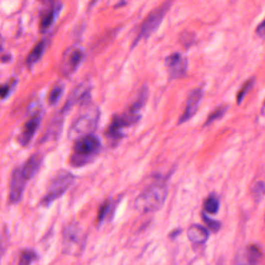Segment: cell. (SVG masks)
Returning a JSON list of instances; mask_svg holds the SVG:
<instances>
[{
  "label": "cell",
  "instance_id": "cell-10",
  "mask_svg": "<svg viewBox=\"0 0 265 265\" xmlns=\"http://www.w3.org/2000/svg\"><path fill=\"white\" fill-rule=\"evenodd\" d=\"M165 66L170 79L177 80L185 77L188 68V62L180 52H173L165 59Z\"/></svg>",
  "mask_w": 265,
  "mask_h": 265
},
{
  "label": "cell",
  "instance_id": "cell-1",
  "mask_svg": "<svg viewBox=\"0 0 265 265\" xmlns=\"http://www.w3.org/2000/svg\"><path fill=\"white\" fill-rule=\"evenodd\" d=\"M149 97V89L145 86L142 87L136 101L131 105L125 112L113 117L111 123L106 129L105 135L108 139L113 141L121 140L125 137V131L128 128L139 123L142 119L141 110L147 102Z\"/></svg>",
  "mask_w": 265,
  "mask_h": 265
},
{
  "label": "cell",
  "instance_id": "cell-27",
  "mask_svg": "<svg viewBox=\"0 0 265 265\" xmlns=\"http://www.w3.org/2000/svg\"><path fill=\"white\" fill-rule=\"evenodd\" d=\"M265 191V184L263 182H257L253 187V192L256 194H260V193L264 192Z\"/></svg>",
  "mask_w": 265,
  "mask_h": 265
},
{
  "label": "cell",
  "instance_id": "cell-16",
  "mask_svg": "<svg viewBox=\"0 0 265 265\" xmlns=\"http://www.w3.org/2000/svg\"><path fill=\"white\" fill-rule=\"evenodd\" d=\"M263 256L261 249L257 245L252 244L247 248V260L250 265H257Z\"/></svg>",
  "mask_w": 265,
  "mask_h": 265
},
{
  "label": "cell",
  "instance_id": "cell-18",
  "mask_svg": "<svg viewBox=\"0 0 265 265\" xmlns=\"http://www.w3.org/2000/svg\"><path fill=\"white\" fill-rule=\"evenodd\" d=\"M228 109H229V106L228 105H220L218 108H215V111H212L208 115L206 121L204 122V126H208V125L213 123L217 120L222 118L225 115V113L227 112Z\"/></svg>",
  "mask_w": 265,
  "mask_h": 265
},
{
  "label": "cell",
  "instance_id": "cell-28",
  "mask_svg": "<svg viewBox=\"0 0 265 265\" xmlns=\"http://www.w3.org/2000/svg\"><path fill=\"white\" fill-rule=\"evenodd\" d=\"M180 232H181V229H177L173 231V232L170 233V236L172 239H175L177 236H178L180 235Z\"/></svg>",
  "mask_w": 265,
  "mask_h": 265
},
{
  "label": "cell",
  "instance_id": "cell-22",
  "mask_svg": "<svg viewBox=\"0 0 265 265\" xmlns=\"http://www.w3.org/2000/svg\"><path fill=\"white\" fill-rule=\"evenodd\" d=\"M63 91H64V87L61 85H57L53 87L50 91V94L49 96V103L51 105H56L58 104L59 100L61 99L62 95H63Z\"/></svg>",
  "mask_w": 265,
  "mask_h": 265
},
{
  "label": "cell",
  "instance_id": "cell-3",
  "mask_svg": "<svg viewBox=\"0 0 265 265\" xmlns=\"http://www.w3.org/2000/svg\"><path fill=\"white\" fill-rule=\"evenodd\" d=\"M102 143L95 134H88L76 139L70 163L76 167L85 166L95 159L101 152Z\"/></svg>",
  "mask_w": 265,
  "mask_h": 265
},
{
  "label": "cell",
  "instance_id": "cell-25",
  "mask_svg": "<svg viewBox=\"0 0 265 265\" xmlns=\"http://www.w3.org/2000/svg\"><path fill=\"white\" fill-rule=\"evenodd\" d=\"M180 40L186 48L191 47V45H194V42H195V35L191 32H184L181 34Z\"/></svg>",
  "mask_w": 265,
  "mask_h": 265
},
{
  "label": "cell",
  "instance_id": "cell-7",
  "mask_svg": "<svg viewBox=\"0 0 265 265\" xmlns=\"http://www.w3.org/2000/svg\"><path fill=\"white\" fill-rule=\"evenodd\" d=\"M99 118V109L93 106L88 107L87 111L80 114L72 124L69 132L70 139L75 141L83 135L94 133Z\"/></svg>",
  "mask_w": 265,
  "mask_h": 265
},
{
  "label": "cell",
  "instance_id": "cell-2",
  "mask_svg": "<svg viewBox=\"0 0 265 265\" xmlns=\"http://www.w3.org/2000/svg\"><path fill=\"white\" fill-rule=\"evenodd\" d=\"M42 161L43 156L36 153L30 156L22 166L14 169L11 176L10 190V201L12 204H17L21 201L27 184L40 170Z\"/></svg>",
  "mask_w": 265,
  "mask_h": 265
},
{
  "label": "cell",
  "instance_id": "cell-30",
  "mask_svg": "<svg viewBox=\"0 0 265 265\" xmlns=\"http://www.w3.org/2000/svg\"><path fill=\"white\" fill-rule=\"evenodd\" d=\"M263 109H265V100H264V102H263Z\"/></svg>",
  "mask_w": 265,
  "mask_h": 265
},
{
  "label": "cell",
  "instance_id": "cell-26",
  "mask_svg": "<svg viewBox=\"0 0 265 265\" xmlns=\"http://www.w3.org/2000/svg\"><path fill=\"white\" fill-rule=\"evenodd\" d=\"M255 33L256 35H258L260 38H265V19L260 23V25L256 27V31H255Z\"/></svg>",
  "mask_w": 265,
  "mask_h": 265
},
{
  "label": "cell",
  "instance_id": "cell-5",
  "mask_svg": "<svg viewBox=\"0 0 265 265\" xmlns=\"http://www.w3.org/2000/svg\"><path fill=\"white\" fill-rule=\"evenodd\" d=\"M173 4L171 1H166L148 14L147 17L145 18L141 25L139 34L132 43V49L135 48L142 39H149L151 35H153L157 31Z\"/></svg>",
  "mask_w": 265,
  "mask_h": 265
},
{
  "label": "cell",
  "instance_id": "cell-23",
  "mask_svg": "<svg viewBox=\"0 0 265 265\" xmlns=\"http://www.w3.org/2000/svg\"><path fill=\"white\" fill-rule=\"evenodd\" d=\"M112 207V201H106L100 208L99 213L97 215V223L101 224L105 219L106 216L109 213L110 210Z\"/></svg>",
  "mask_w": 265,
  "mask_h": 265
},
{
  "label": "cell",
  "instance_id": "cell-15",
  "mask_svg": "<svg viewBox=\"0 0 265 265\" xmlns=\"http://www.w3.org/2000/svg\"><path fill=\"white\" fill-rule=\"evenodd\" d=\"M208 229L202 225L194 224L187 229V237L196 244H201L206 242L208 238Z\"/></svg>",
  "mask_w": 265,
  "mask_h": 265
},
{
  "label": "cell",
  "instance_id": "cell-24",
  "mask_svg": "<svg viewBox=\"0 0 265 265\" xmlns=\"http://www.w3.org/2000/svg\"><path fill=\"white\" fill-rule=\"evenodd\" d=\"M203 221H204V223L206 224L207 226L211 229V231L213 232H218L221 228V223L218 222V221L214 220L212 218L208 217V215H205V214L203 212L202 215Z\"/></svg>",
  "mask_w": 265,
  "mask_h": 265
},
{
  "label": "cell",
  "instance_id": "cell-4",
  "mask_svg": "<svg viewBox=\"0 0 265 265\" xmlns=\"http://www.w3.org/2000/svg\"><path fill=\"white\" fill-rule=\"evenodd\" d=\"M167 196V188L163 182H156L146 187L135 199V207L141 213H149L160 210Z\"/></svg>",
  "mask_w": 265,
  "mask_h": 265
},
{
  "label": "cell",
  "instance_id": "cell-6",
  "mask_svg": "<svg viewBox=\"0 0 265 265\" xmlns=\"http://www.w3.org/2000/svg\"><path fill=\"white\" fill-rule=\"evenodd\" d=\"M76 177L71 172L60 170L51 181L47 192L41 200L42 207L50 206L56 200L61 198L69 188L74 184Z\"/></svg>",
  "mask_w": 265,
  "mask_h": 265
},
{
  "label": "cell",
  "instance_id": "cell-12",
  "mask_svg": "<svg viewBox=\"0 0 265 265\" xmlns=\"http://www.w3.org/2000/svg\"><path fill=\"white\" fill-rule=\"evenodd\" d=\"M42 118V113L40 111H36L25 122V125L21 128V133L18 135V141L21 146L25 147L32 142L37 131L40 127Z\"/></svg>",
  "mask_w": 265,
  "mask_h": 265
},
{
  "label": "cell",
  "instance_id": "cell-11",
  "mask_svg": "<svg viewBox=\"0 0 265 265\" xmlns=\"http://www.w3.org/2000/svg\"><path fill=\"white\" fill-rule=\"evenodd\" d=\"M46 4L42 10L39 24V31L42 34L46 33L52 28L63 9L61 2H46Z\"/></svg>",
  "mask_w": 265,
  "mask_h": 265
},
{
  "label": "cell",
  "instance_id": "cell-21",
  "mask_svg": "<svg viewBox=\"0 0 265 265\" xmlns=\"http://www.w3.org/2000/svg\"><path fill=\"white\" fill-rule=\"evenodd\" d=\"M17 83H18V80L14 78H11L7 83H4L1 86L0 88V95H1V99L4 101L7 97L12 94L13 90L14 87H16Z\"/></svg>",
  "mask_w": 265,
  "mask_h": 265
},
{
  "label": "cell",
  "instance_id": "cell-29",
  "mask_svg": "<svg viewBox=\"0 0 265 265\" xmlns=\"http://www.w3.org/2000/svg\"><path fill=\"white\" fill-rule=\"evenodd\" d=\"M11 55H5V56H2V63H8V62L11 61Z\"/></svg>",
  "mask_w": 265,
  "mask_h": 265
},
{
  "label": "cell",
  "instance_id": "cell-19",
  "mask_svg": "<svg viewBox=\"0 0 265 265\" xmlns=\"http://www.w3.org/2000/svg\"><path fill=\"white\" fill-rule=\"evenodd\" d=\"M254 79L251 78L249 79V80H246V81L243 83V86L241 87V88L239 89V91L237 92V94H236V104H237L238 105L242 104L246 94L249 92V90L253 88V85H254Z\"/></svg>",
  "mask_w": 265,
  "mask_h": 265
},
{
  "label": "cell",
  "instance_id": "cell-20",
  "mask_svg": "<svg viewBox=\"0 0 265 265\" xmlns=\"http://www.w3.org/2000/svg\"><path fill=\"white\" fill-rule=\"evenodd\" d=\"M204 208L208 214H216L219 210V202L216 197L211 195L204 200Z\"/></svg>",
  "mask_w": 265,
  "mask_h": 265
},
{
  "label": "cell",
  "instance_id": "cell-31",
  "mask_svg": "<svg viewBox=\"0 0 265 265\" xmlns=\"http://www.w3.org/2000/svg\"><path fill=\"white\" fill-rule=\"evenodd\" d=\"M218 265H222V264H218Z\"/></svg>",
  "mask_w": 265,
  "mask_h": 265
},
{
  "label": "cell",
  "instance_id": "cell-17",
  "mask_svg": "<svg viewBox=\"0 0 265 265\" xmlns=\"http://www.w3.org/2000/svg\"><path fill=\"white\" fill-rule=\"evenodd\" d=\"M37 259L38 254L34 249H25L20 254L18 265H32Z\"/></svg>",
  "mask_w": 265,
  "mask_h": 265
},
{
  "label": "cell",
  "instance_id": "cell-9",
  "mask_svg": "<svg viewBox=\"0 0 265 265\" xmlns=\"http://www.w3.org/2000/svg\"><path fill=\"white\" fill-rule=\"evenodd\" d=\"M86 57V52L80 45H73L66 49L62 59L61 70L64 77H70L76 73Z\"/></svg>",
  "mask_w": 265,
  "mask_h": 265
},
{
  "label": "cell",
  "instance_id": "cell-13",
  "mask_svg": "<svg viewBox=\"0 0 265 265\" xmlns=\"http://www.w3.org/2000/svg\"><path fill=\"white\" fill-rule=\"evenodd\" d=\"M203 96H204V91L202 88L194 89L191 91V94H189L186 102L185 109L182 115L179 118V125L188 122L189 120H191L196 115L200 104L202 101Z\"/></svg>",
  "mask_w": 265,
  "mask_h": 265
},
{
  "label": "cell",
  "instance_id": "cell-14",
  "mask_svg": "<svg viewBox=\"0 0 265 265\" xmlns=\"http://www.w3.org/2000/svg\"><path fill=\"white\" fill-rule=\"evenodd\" d=\"M47 40L42 39L35 45L26 58V65L29 69H32L35 64L42 59L47 48Z\"/></svg>",
  "mask_w": 265,
  "mask_h": 265
},
{
  "label": "cell",
  "instance_id": "cell-8",
  "mask_svg": "<svg viewBox=\"0 0 265 265\" xmlns=\"http://www.w3.org/2000/svg\"><path fill=\"white\" fill-rule=\"evenodd\" d=\"M86 237L80 224L73 222L63 231V251L68 254L77 255L85 246Z\"/></svg>",
  "mask_w": 265,
  "mask_h": 265
}]
</instances>
